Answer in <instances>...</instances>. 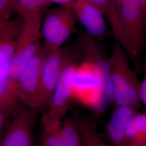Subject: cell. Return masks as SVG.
<instances>
[{
  "label": "cell",
  "instance_id": "1",
  "mask_svg": "<svg viewBox=\"0 0 146 146\" xmlns=\"http://www.w3.org/2000/svg\"><path fill=\"white\" fill-rule=\"evenodd\" d=\"M111 29L134 70L140 69L146 35V0H120L117 18Z\"/></svg>",
  "mask_w": 146,
  "mask_h": 146
},
{
  "label": "cell",
  "instance_id": "2",
  "mask_svg": "<svg viewBox=\"0 0 146 146\" xmlns=\"http://www.w3.org/2000/svg\"><path fill=\"white\" fill-rule=\"evenodd\" d=\"M127 54L115 40L108 58L111 103L114 107L127 106L138 110L140 106V84L135 71L131 68Z\"/></svg>",
  "mask_w": 146,
  "mask_h": 146
},
{
  "label": "cell",
  "instance_id": "3",
  "mask_svg": "<svg viewBox=\"0 0 146 146\" xmlns=\"http://www.w3.org/2000/svg\"><path fill=\"white\" fill-rule=\"evenodd\" d=\"M96 64L89 59L77 63L72 78L73 101L94 111H104V89Z\"/></svg>",
  "mask_w": 146,
  "mask_h": 146
},
{
  "label": "cell",
  "instance_id": "4",
  "mask_svg": "<svg viewBox=\"0 0 146 146\" xmlns=\"http://www.w3.org/2000/svg\"><path fill=\"white\" fill-rule=\"evenodd\" d=\"M42 19L43 14L23 19V26L17 42L9 72L11 92L17 96L18 78L27 64L41 47L40 40L42 37Z\"/></svg>",
  "mask_w": 146,
  "mask_h": 146
},
{
  "label": "cell",
  "instance_id": "5",
  "mask_svg": "<svg viewBox=\"0 0 146 146\" xmlns=\"http://www.w3.org/2000/svg\"><path fill=\"white\" fill-rule=\"evenodd\" d=\"M76 17L71 8L60 6L43 17L41 36L47 51L61 48L75 29Z\"/></svg>",
  "mask_w": 146,
  "mask_h": 146
},
{
  "label": "cell",
  "instance_id": "6",
  "mask_svg": "<svg viewBox=\"0 0 146 146\" xmlns=\"http://www.w3.org/2000/svg\"><path fill=\"white\" fill-rule=\"evenodd\" d=\"M23 24L20 16L0 23V96L15 97L11 92L9 72Z\"/></svg>",
  "mask_w": 146,
  "mask_h": 146
},
{
  "label": "cell",
  "instance_id": "7",
  "mask_svg": "<svg viewBox=\"0 0 146 146\" xmlns=\"http://www.w3.org/2000/svg\"><path fill=\"white\" fill-rule=\"evenodd\" d=\"M68 56L61 48L47 50L40 75L36 110L48 107Z\"/></svg>",
  "mask_w": 146,
  "mask_h": 146
},
{
  "label": "cell",
  "instance_id": "8",
  "mask_svg": "<svg viewBox=\"0 0 146 146\" xmlns=\"http://www.w3.org/2000/svg\"><path fill=\"white\" fill-rule=\"evenodd\" d=\"M37 110L16 109L0 138V146H34V128Z\"/></svg>",
  "mask_w": 146,
  "mask_h": 146
},
{
  "label": "cell",
  "instance_id": "9",
  "mask_svg": "<svg viewBox=\"0 0 146 146\" xmlns=\"http://www.w3.org/2000/svg\"><path fill=\"white\" fill-rule=\"evenodd\" d=\"M46 54L47 50L44 47H40L17 80V92L19 100L31 110H36L40 75Z\"/></svg>",
  "mask_w": 146,
  "mask_h": 146
},
{
  "label": "cell",
  "instance_id": "10",
  "mask_svg": "<svg viewBox=\"0 0 146 146\" xmlns=\"http://www.w3.org/2000/svg\"><path fill=\"white\" fill-rule=\"evenodd\" d=\"M76 58L73 54H68V58L48 107V112L50 114L61 119L67 113L73 101L72 78L77 64Z\"/></svg>",
  "mask_w": 146,
  "mask_h": 146
},
{
  "label": "cell",
  "instance_id": "11",
  "mask_svg": "<svg viewBox=\"0 0 146 146\" xmlns=\"http://www.w3.org/2000/svg\"><path fill=\"white\" fill-rule=\"evenodd\" d=\"M70 8L89 35H104L107 31L106 17L97 7L87 0H75Z\"/></svg>",
  "mask_w": 146,
  "mask_h": 146
},
{
  "label": "cell",
  "instance_id": "12",
  "mask_svg": "<svg viewBox=\"0 0 146 146\" xmlns=\"http://www.w3.org/2000/svg\"><path fill=\"white\" fill-rule=\"evenodd\" d=\"M137 110L127 106L114 107L106 128L107 140L111 146H127V125Z\"/></svg>",
  "mask_w": 146,
  "mask_h": 146
},
{
  "label": "cell",
  "instance_id": "13",
  "mask_svg": "<svg viewBox=\"0 0 146 146\" xmlns=\"http://www.w3.org/2000/svg\"><path fill=\"white\" fill-rule=\"evenodd\" d=\"M81 138V146H110L100 135L94 121L86 116L75 115Z\"/></svg>",
  "mask_w": 146,
  "mask_h": 146
},
{
  "label": "cell",
  "instance_id": "14",
  "mask_svg": "<svg viewBox=\"0 0 146 146\" xmlns=\"http://www.w3.org/2000/svg\"><path fill=\"white\" fill-rule=\"evenodd\" d=\"M62 119L50 114L48 111L41 119L42 146H60Z\"/></svg>",
  "mask_w": 146,
  "mask_h": 146
},
{
  "label": "cell",
  "instance_id": "15",
  "mask_svg": "<svg viewBox=\"0 0 146 146\" xmlns=\"http://www.w3.org/2000/svg\"><path fill=\"white\" fill-rule=\"evenodd\" d=\"M127 146H145L146 113L137 112L129 121L126 131Z\"/></svg>",
  "mask_w": 146,
  "mask_h": 146
},
{
  "label": "cell",
  "instance_id": "16",
  "mask_svg": "<svg viewBox=\"0 0 146 146\" xmlns=\"http://www.w3.org/2000/svg\"><path fill=\"white\" fill-rule=\"evenodd\" d=\"M49 0H16L15 11L23 19L43 14Z\"/></svg>",
  "mask_w": 146,
  "mask_h": 146
},
{
  "label": "cell",
  "instance_id": "17",
  "mask_svg": "<svg viewBox=\"0 0 146 146\" xmlns=\"http://www.w3.org/2000/svg\"><path fill=\"white\" fill-rule=\"evenodd\" d=\"M60 146H81L80 133L73 118H67L62 121Z\"/></svg>",
  "mask_w": 146,
  "mask_h": 146
},
{
  "label": "cell",
  "instance_id": "18",
  "mask_svg": "<svg viewBox=\"0 0 146 146\" xmlns=\"http://www.w3.org/2000/svg\"><path fill=\"white\" fill-rule=\"evenodd\" d=\"M97 7L104 14L112 28L114 26L118 13L115 10L111 0H87Z\"/></svg>",
  "mask_w": 146,
  "mask_h": 146
},
{
  "label": "cell",
  "instance_id": "19",
  "mask_svg": "<svg viewBox=\"0 0 146 146\" xmlns=\"http://www.w3.org/2000/svg\"><path fill=\"white\" fill-rule=\"evenodd\" d=\"M16 0H0V23L11 18L15 12Z\"/></svg>",
  "mask_w": 146,
  "mask_h": 146
},
{
  "label": "cell",
  "instance_id": "20",
  "mask_svg": "<svg viewBox=\"0 0 146 146\" xmlns=\"http://www.w3.org/2000/svg\"><path fill=\"white\" fill-rule=\"evenodd\" d=\"M17 98L8 96H0V111H14L17 106Z\"/></svg>",
  "mask_w": 146,
  "mask_h": 146
},
{
  "label": "cell",
  "instance_id": "21",
  "mask_svg": "<svg viewBox=\"0 0 146 146\" xmlns=\"http://www.w3.org/2000/svg\"><path fill=\"white\" fill-rule=\"evenodd\" d=\"M139 96L141 102L146 107V61L143 65V78L140 84Z\"/></svg>",
  "mask_w": 146,
  "mask_h": 146
},
{
  "label": "cell",
  "instance_id": "22",
  "mask_svg": "<svg viewBox=\"0 0 146 146\" xmlns=\"http://www.w3.org/2000/svg\"><path fill=\"white\" fill-rule=\"evenodd\" d=\"M14 111H0V135L10 117L11 112Z\"/></svg>",
  "mask_w": 146,
  "mask_h": 146
},
{
  "label": "cell",
  "instance_id": "23",
  "mask_svg": "<svg viewBox=\"0 0 146 146\" xmlns=\"http://www.w3.org/2000/svg\"><path fill=\"white\" fill-rule=\"evenodd\" d=\"M50 3H54L60 6L70 8L75 0H49Z\"/></svg>",
  "mask_w": 146,
  "mask_h": 146
},
{
  "label": "cell",
  "instance_id": "24",
  "mask_svg": "<svg viewBox=\"0 0 146 146\" xmlns=\"http://www.w3.org/2000/svg\"><path fill=\"white\" fill-rule=\"evenodd\" d=\"M111 1L112 2L113 5H114V7L115 10L118 13L119 8V5H120V0H111Z\"/></svg>",
  "mask_w": 146,
  "mask_h": 146
},
{
  "label": "cell",
  "instance_id": "25",
  "mask_svg": "<svg viewBox=\"0 0 146 146\" xmlns=\"http://www.w3.org/2000/svg\"><path fill=\"white\" fill-rule=\"evenodd\" d=\"M34 146H42L41 145V144L40 143H38V144H36V145H35Z\"/></svg>",
  "mask_w": 146,
  "mask_h": 146
},
{
  "label": "cell",
  "instance_id": "26",
  "mask_svg": "<svg viewBox=\"0 0 146 146\" xmlns=\"http://www.w3.org/2000/svg\"><path fill=\"white\" fill-rule=\"evenodd\" d=\"M145 146H146V145H145Z\"/></svg>",
  "mask_w": 146,
  "mask_h": 146
}]
</instances>
